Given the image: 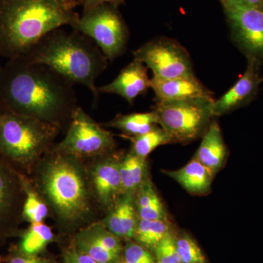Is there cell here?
Listing matches in <instances>:
<instances>
[{
  "instance_id": "cell-30",
  "label": "cell",
  "mask_w": 263,
  "mask_h": 263,
  "mask_svg": "<svg viewBox=\"0 0 263 263\" xmlns=\"http://www.w3.org/2000/svg\"><path fill=\"white\" fill-rule=\"evenodd\" d=\"M137 211L139 219L146 220H166L163 204L146 209H138Z\"/></svg>"
},
{
  "instance_id": "cell-38",
  "label": "cell",
  "mask_w": 263,
  "mask_h": 263,
  "mask_svg": "<svg viewBox=\"0 0 263 263\" xmlns=\"http://www.w3.org/2000/svg\"><path fill=\"white\" fill-rule=\"evenodd\" d=\"M0 261H1V258H0Z\"/></svg>"
},
{
  "instance_id": "cell-15",
  "label": "cell",
  "mask_w": 263,
  "mask_h": 263,
  "mask_svg": "<svg viewBox=\"0 0 263 263\" xmlns=\"http://www.w3.org/2000/svg\"><path fill=\"white\" fill-rule=\"evenodd\" d=\"M202 138L195 157L215 176L226 163L228 155V148L219 124L212 121Z\"/></svg>"
},
{
  "instance_id": "cell-1",
  "label": "cell",
  "mask_w": 263,
  "mask_h": 263,
  "mask_svg": "<svg viewBox=\"0 0 263 263\" xmlns=\"http://www.w3.org/2000/svg\"><path fill=\"white\" fill-rule=\"evenodd\" d=\"M0 78V94L15 113L60 128L77 110L73 83L48 66L17 57Z\"/></svg>"
},
{
  "instance_id": "cell-25",
  "label": "cell",
  "mask_w": 263,
  "mask_h": 263,
  "mask_svg": "<svg viewBox=\"0 0 263 263\" xmlns=\"http://www.w3.org/2000/svg\"><path fill=\"white\" fill-rule=\"evenodd\" d=\"M84 233L104 248L120 255L122 251L121 238L102 226H95L85 230Z\"/></svg>"
},
{
  "instance_id": "cell-7",
  "label": "cell",
  "mask_w": 263,
  "mask_h": 263,
  "mask_svg": "<svg viewBox=\"0 0 263 263\" xmlns=\"http://www.w3.org/2000/svg\"><path fill=\"white\" fill-rule=\"evenodd\" d=\"M73 29L92 40L108 61L122 56L129 41V29L115 5L84 10Z\"/></svg>"
},
{
  "instance_id": "cell-19",
  "label": "cell",
  "mask_w": 263,
  "mask_h": 263,
  "mask_svg": "<svg viewBox=\"0 0 263 263\" xmlns=\"http://www.w3.org/2000/svg\"><path fill=\"white\" fill-rule=\"evenodd\" d=\"M158 125L159 117L155 110L146 113L119 115L107 124L108 127L120 129L124 133V136H127L146 134Z\"/></svg>"
},
{
  "instance_id": "cell-10",
  "label": "cell",
  "mask_w": 263,
  "mask_h": 263,
  "mask_svg": "<svg viewBox=\"0 0 263 263\" xmlns=\"http://www.w3.org/2000/svg\"><path fill=\"white\" fill-rule=\"evenodd\" d=\"M116 143L110 132L93 120L79 107L69 125L63 141L56 151L74 157L103 155L111 152Z\"/></svg>"
},
{
  "instance_id": "cell-21",
  "label": "cell",
  "mask_w": 263,
  "mask_h": 263,
  "mask_svg": "<svg viewBox=\"0 0 263 263\" xmlns=\"http://www.w3.org/2000/svg\"><path fill=\"white\" fill-rule=\"evenodd\" d=\"M166 220H146L139 219L137 222L134 238L145 248L154 249L170 233Z\"/></svg>"
},
{
  "instance_id": "cell-17",
  "label": "cell",
  "mask_w": 263,
  "mask_h": 263,
  "mask_svg": "<svg viewBox=\"0 0 263 263\" xmlns=\"http://www.w3.org/2000/svg\"><path fill=\"white\" fill-rule=\"evenodd\" d=\"M137 222L133 194H123L118 197L107 217V228L119 238L131 240L134 238Z\"/></svg>"
},
{
  "instance_id": "cell-26",
  "label": "cell",
  "mask_w": 263,
  "mask_h": 263,
  "mask_svg": "<svg viewBox=\"0 0 263 263\" xmlns=\"http://www.w3.org/2000/svg\"><path fill=\"white\" fill-rule=\"evenodd\" d=\"M47 215V205L34 192L27 190V199L24 207V217L31 223H41Z\"/></svg>"
},
{
  "instance_id": "cell-9",
  "label": "cell",
  "mask_w": 263,
  "mask_h": 263,
  "mask_svg": "<svg viewBox=\"0 0 263 263\" xmlns=\"http://www.w3.org/2000/svg\"><path fill=\"white\" fill-rule=\"evenodd\" d=\"M232 38L247 60L263 64V9L236 2H221Z\"/></svg>"
},
{
  "instance_id": "cell-32",
  "label": "cell",
  "mask_w": 263,
  "mask_h": 263,
  "mask_svg": "<svg viewBox=\"0 0 263 263\" xmlns=\"http://www.w3.org/2000/svg\"><path fill=\"white\" fill-rule=\"evenodd\" d=\"M9 263H47V261L37 255H25L21 253L12 257Z\"/></svg>"
},
{
  "instance_id": "cell-27",
  "label": "cell",
  "mask_w": 263,
  "mask_h": 263,
  "mask_svg": "<svg viewBox=\"0 0 263 263\" xmlns=\"http://www.w3.org/2000/svg\"><path fill=\"white\" fill-rule=\"evenodd\" d=\"M157 263H181L176 245V237L170 232L155 247Z\"/></svg>"
},
{
  "instance_id": "cell-35",
  "label": "cell",
  "mask_w": 263,
  "mask_h": 263,
  "mask_svg": "<svg viewBox=\"0 0 263 263\" xmlns=\"http://www.w3.org/2000/svg\"><path fill=\"white\" fill-rule=\"evenodd\" d=\"M72 9L79 5H82L83 0H64Z\"/></svg>"
},
{
  "instance_id": "cell-5",
  "label": "cell",
  "mask_w": 263,
  "mask_h": 263,
  "mask_svg": "<svg viewBox=\"0 0 263 263\" xmlns=\"http://www.w3.org/2000/svg\"><path fill=\"white\" fill-rule=\"evenodd\" d=\"M58 129L36 118L5 114L0 117V150L12 160L29 163L48 150Z\"/></svg>"
},
{
  "instance_id": "cell-18",
  "label": "cell",
  "mask_w": 263,
  "mask_h": 263,
  "mask_svg": "<svg viewBox=\"0 0 263 263\" xmlns=\"http://www.w3.org/2000/svg\"><path fill=\"white\" fill-rule=\"evenodd\" d=\"M119 171L122 180V195L133 194L146 181V159L138 157L131 151L120 161Z\"/></svg>"
},
{
  "instance_id": "cell-20",
  "label": "cell",
  "mask_w": 263,
  "mask_h": 263,
  "mask_svg": "<svg viewBox=\"0 0 263 263\" xmlns=\"http://www.w3.org/2000/svg\"><path fill=\"white\" fill-rule=\"evenodd\" d=\"M123 136L132 142V152L143 159H146L157 147L174 143L171 137L160 126L141 136Z\"/></svg>"
},
{
  "instance_id": "cell-4",
  "label": "cell",
  "mask_w": 263,
  "mask_h": 263,
  "mask_svg": "<svg viewBox=\"0 0 263 263\" xmlns=\"http://www.w3.org/2000/svg\"><path fill=\"white\" fill-rule=\"evenodd\" d=\"M56 152L43 169L41 186L60 219L75 222L89 212L87 189L76 157Z\"/></svg>"
},
{
  "instance_id": "cell-34",
  "label": "cell",
  "mask_w": 263,
  "mask_h": 263,
  "mask_svg": "<svg viewBox=\"0 0 263 263\" xmlns=\"http://www.w3.org/2000/svg\"><path fill=\"white\" fill-rule=\"evenodd\" d=\"M220 1L236 2V3H242V4L263 9V0H220Z\"/></svg>"
},
{
  "instance_id": "cell-22",
  "label": "cell",
  "mask_w": 263,
  "mask_h": 263,
  "mask_svg": "<svg viewBox=\"0 0 263 263\" xmlns=\"http://www.w3.org/2000/svg\"><path fill=\"white\" fill-rule=\"evenodd\" d=\"M53 238V232L49 227L43 222L32 223L21 242V253L25 255H37Z\"/></svg>"
},
{
  "instance_id": "cell-24",
  "label": "cell",
  "mask_w": 263,
  "mask_h": 263,
  "mask_svg": "<svg viewBox=\"0 0 263 263\" xmlns=\"http://www.w3.org/2000/svg\"><path fill=\"white\" fill-rule=\"evenodd\" d=\"M176 245L181 263H208L201 249L186 233L176 237Z\"/></svg>"
},
{
  "instance_id": "cell-3",
  "label": "cell",
  "mask_w": 263,
  "mask_h": 263,
  "mask_svg": "<svg viewBox=\"0 0 263 263\" xmlns=\"http://www.w3.org/2000/svg\"><path fill=\"white\" fill-rule=\"evenodd\" d=\"M20 57L29 63L48 66L74 84L83 85L98 101L100 94L95 81L109 61L98 45L79 31L68 33L56 29Z\"/></svg>"
},
{
  "instance_id": "cell-29",
  "label": "cell",
  "mask_w": 263,
  "mask_h": 263,
  "mask_svg": "<svg viewBox=\"0 0 263 263\" xmlns=\"http://www.w3.org/2000/svg\"><path fill=\"white\" fill-rule=\"evenodd\" d=\"M11 193V182L9 177L0 166V215L9 205Z\"/></svg>"
},
{
  "instance_id": "cell-11",
  "label": "cell",
  "mask_w": 263,
  "mask_h": 263,
  "mask_svg": "<svg viewBox=\"0 0 263 263\" xmlns=\"http://www.w3.org/2000/svg\"><path fill=\"white\" fill-rule=\"evenodd\" d=\"M259 65L254 60H247L245 73L228 91L214 100L213 106L214 117H220L245 106L252 101L258 91L262 82L259 75Z\"/></svg>"
},
{
  "instance_id": "cell-23",
  "label": "cell",
  "mask_w": 263,
  "mask_h": 263,
  "mask_svg": "<svg viewBox=\"0 0 263 263\" xmlns=\"http://www.w3.org/2000/svg\"><path fill=\"white\" fill-rule=\"evenodd\" d=\"M78 249L84 252L98 263H117L119 255L104 248L94 240L85 234L80 233L77 238Z\"/></svg>"
},
{
  "instance_id": "cell-37",
  "label": "cell",
  "mask_w": 263,
  "mask_h": 263,
  "mask_svg": "<svg viewBox=\"0 0 263 263\" xmlns=\"http://www.w3.org/2000/svg\"><path fill=\"white\" fill-rule=\"evenodd\" d=\"M262 81H263V78H262Z\"/></svg>"
},
{
  "instance_id": "cell-36",
  "label": "cell",
  "mask_w": 263,
  "mask_h": 263,
  "mask_svg": "<svg viewBox=\"0 0 263 263\" xmlns=\"http://www.w3.org/2000/svg\"><path fill=\"white\" fill-rule=\"evenodd\" d=\"M118 263H126V262H124V261H123V262H118Z\"/></svg>"
},
{
  "instance_id": "cell-13",
  "label": "cell",
  "mask_w": 263,
  "mask_h": 263,
  "mask_svg": "<svg viewBox=\"0 0 263 263\" xmlns=\"http://www.w3.org/2000/svg\"><path fill=\"white\" fill-rule=\"evenodd\" d=\"M151 88L157 103L181 101L197 98H212L213 93L195 76L164 79L153 76Z\"/></svg>"
},
{
  "instance_id": "cell-16",
  "label": "cell",
  "mask_w": 263,
  "mask_h": 263,
  "mask_svg": "<svg viewBox=\"0 0 263 263\" xmlns=\"http://www.w3.org/2000/svg\"><path fill=\"white\" fill-rule=\"evenodd\" d=\"M164 173L177 181L188 193L197 195L209 193L214 176L212 171L195 157L181 168Z\"/></svg>"
},
{
  "instance_id": "cell-6",
  "label": "cell",
  "mask_w": 263,
  "mask_h": 263,
  "mask_svg": "<svg viewBox=\"0 0 263 263\" xmlns=\"http://www.w3.org/2000/svg\"><path fill=\"white\" fill-rule=\"evenodd\" d=\"M213 98L157 103L159 125L174 143H187L201 138L214 118Z\"/></svg>"
},
{
  "instance_id": "cell-2",
  "label": "cell",
  "mask_w": 263,
  "mask_h": 263,
  "mask_svg": "<svg viewBox=\"0 0 263 263\" xmlns=\"http://www.w3.org/2000/svg\"><path fill=\"white\" fill-rule=\"evenodd\" d=\"M79 15L64 0H3L0 6V50L24 56L48 33L75 27Z\"/></svg>"
},
{
  "instance_id": "cell-31",
  "label": "cell",
  "mask_w": 263,
  "mask_h": 263,
  "mask_svg": "<svg viewBox=\"0 0 263 263\" xmlns=\"http://www.w3.org/2000/svg\"><path fill=\"white\" fill-rule=\"evenodd\" d=\"M67 263H98L84 252H81L79 249L70 251L65 255Z\"/></svg>"
},
{
  "instance_id": "cell-28",
  "label": "cell",
  "mask_w": 263,
  "mask_h": 263,
  "mask_svg": "<svg viewBox=\"0 0 263 263\" xmlns=\"http://www.w3.org/2000/svg\"><path fill=\"white\" fill-rule=\"evenodd\" d=\"M124 258L126 263H155L145 247L132 241L128 242L125 246Z\"/></svg>"
},
{
  "instance_id": "cell-8",
  "label": "cell",
  "mask_w": 263,
  "mask_h": 263,
  "mask_svg": "<svg viewBox=\"0 0 263 263\" xmlns=\"http://www.w3.org/2000/svg\"><path fill=\"white\" fill-rule=\"evenodd\" d=\"M133 55L151 69L156 77L169 79L195 76L188 51L171 38L152 40L137 48Z\"/></svg>"
},
{
  "instance_id": "cell-14",
  "label": "cell",
  "mask_w": 263,
  "mask_h": 263,
  "mask_svg": "<svg viewBox=\"0 0 263 263\" xmlns=\"http://www.w3.org/2000/svg\"><path fill=\"white\" fill-rule=\"evenodd\" d=\"M120 161L109 158L100 162L93 170L92 181L99 200L105 206L115 203L122 195Z\"/></svg>"
},
{
  "instance_id": "cell-12",
  "label": "cell",
  "mask_w": 263,
  "mask_h": 263,
  "mask_svg": "<svg viewBox=\"0 0 263 263\" xmlns=\"http://www.w3.org/2000/svg\"><path fill=\"white\" fill-rule=\"evenodd\" d=\"M151 88L148 67L143 62L134 59L122 69L111 82L98 87L99 94H114L122 97L128 103L133 105L140 95L146 94Z\"/></svg>"
},
{
  "instance_id": "cell-33",
  "label": "cell",
  "mask_w": 263,
  "mask_h": 263,
  "mask_svg": "<svg viewBox=\"0 0 263 263\" xmlns=\"http://www.w3.org/2000/svg\"><path fill=\"white\" fill-rule=\"evenodd\" d=\"M124 0H83L82 5L84 10L94 8L98 5L109 4L119 6L124 3Z\"/></svg>"
}]
</instances>
